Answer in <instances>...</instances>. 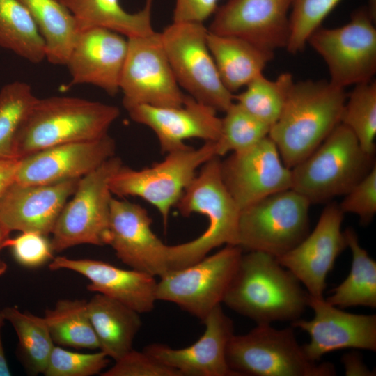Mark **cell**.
<instances>
[{
  "instance_id": "cell-32",
  "label": "cell",
  "mask_w": 376,
  "mask_h": 376,
  "mask_svg": "<svg viewBox=\"0 0 376 376\" xmlns=\"http://www.w3.org/2000/svg\"><path fill=\"white\" fill-rule=\"evenodd\" d=\"M0 47L33 63L46 58L45 42L18 0H0Z\"/></svg>"
},
{
  "instance_id": "cell-4",
  "label": "cell",
  "mask_w": 376,
  "mask_h": 376,
  "mask_svg": "<svg viewBox=\"0 0 376 376\" xmlns=\"http://www.w3.org/2000/svg\"><path fill=\"white\" fill-rule=\"evenodd\" d=\"M220 161L214 156L202 165L175 205L183 217L205 215L208 225L197 238L169 246V271L189 266L221 245L237 246L240 209L223 182Z\"/></svg>"
},
{
  "instance_id": "cell-25",
  "label": "cell",
  "mask_w": 376,
  "mask_h": 376,
  "mask_svg": "<svg viewBox=\"0 0 376 376\" xmlns=\"http://www.w3.org/2000/svg\"><path fill=\"white\" fill-rule=\"evenodd\" d=\"M87 308L100 351L115 361L133 349L140 313L100 293L87 301Z\"/></svg>"
},
{
  "instance_id": "cell-24",
  "label": "cell",
  "mask_w": 376,
  "mask_h": 376,
  "mask_svg": "<svg viewBox=\"0 0 376 376\" xmlns=\"http://www.w3.org/2000/svg\"><path fill=\"white\" fill-rule=\"evenodd\" d=\"M49 268L82 275L89 281L86 286L88 291L115 299L140 314L151 312L157 301V281L146 272L122 269L99 260L65 256L54 258Z\"/></svg>"
},
{
  "instance_id": "cell-36",
  "label": "cell",
  "mask_w": 376,
  "mask_h": 376,
  "mask_svg": "<svg viewBox=\"0 0 376 376\" xmlns=\"http://www.w3.org/2000/svg\"><path fill=\"white\" fill-rule=\"evenodd\" d=\"M270 126L237 102H233L221 118L220 134L214 142L216 155L249 148L268 136Z\"/></svg>"
},
{
  "instance_id": "cell-31",
  "label": "cell",
  "mask_w": 376,
  "mask_h": 376,
  "mask_svg": "<svg viewBox=\"0 0 376 376\" xmlns=\"http://www.w3.org/2000/svg\"><path fill=\"white\" fill-rule=\"evenodd\" d=\"M55 345L75 349H99L88 313L87 300L63 299L43 316Z\"/></svg>"
},
{
  "instance_id": "cell-42",
  "label": "cell",
  "mask_w": 376,
  "mask_h": 376,
  "mask_svg": "<svg viewBox=\"0 0 376 376\" xmlns=\"http://www.w3.org/2000/svg\"><path fill=\"white\" fill-rule=\"evenodd\" d=\"M220 0H175L173 22L203 23L214 14Z\"/></svg>"
},
{
  "instance_id": "cell-44",
  "label": "cell",
  "mask_w": 376,
  "mask_h": 376,
  "mask_svg": "<svg viewBox=\"0 0 376 376\" xmlns=\"http://www.w3.org/2000/svg\"><path fill=\"white\" fill-rule=\"evenodd\" d=\"M344 365L345 373L346 375H373V373L370 370L362 361L361 357L357 353H348L343 356L342 359Z\"/></svg>"
},
{
  "instance_id": "cell-22",
  "label": "cell",
  "mask_w": 376,
  "mask_h": 376,
  "mask_svg": "<svg viewBox=\"0 0 376 376\" xmlns=\"http://www.w3.org/2000/svg\"><path fill=\"white\" fill-rule=\"evenodd\" d=\"M127 48V38L114 31L102 27L80 31L65 63L70 85L91 84L115 95L120 91Z\"/></svg>"
},
{
  "instance_id": "cell-23",
  "label": "cell",
  "mask_w": 376,
  "mask_h": 376,
  "mask_svg": "<svg viewBox=\"0 0 376 376\" xmlns=\"http://www.w3.org/2000/svg\"><path fill=\"white\" fill-rule=\"evenodd\" d=\"M125 109L134 121L155 133L163 153L188 148L185 141L189 139L215 142L220 134L221 118L217 111L189 95L180 107L138 104Z\"/></svg>"
},
{
  "instance_id": "cell-33",
  "label": "cell",
  "mask_w": 376,
  "mask_h": 376,
  "mask_svg": "<svg viewBox=\"0 0 376 376\" xmlns=\"http://www.w3.org/2000/svg\"><path fill=\"white\" fill-rule=\"evenodd\" d=\"M37 98L31 86L23 81H13L1 89L0 159H17L16 139Z\"/></svg>"
},
{
  "instance_id": "cell-15",
  "label": "cell",
  "mask_w": 376,
  "mask_h": 376,
  "mask_svg": "<svg viewBox=\"0 0 376 376\" xmlns=\"http://www.w3.org/2000/svg\"><path fill=\"white\" fill-rule=\"evenodd\" d=\"M151 224L145 208L112 197L108 245L131 269L160 278L169 272V245L154 233Z\"/></svg>"
},
{
  "instance_id": "cell-27",
  "label": "cell",
  "mask_w": 376,
  "mask_h": 376,
  "mask_svg": "<svg viewBox=\"0 0 376 376\" xmlns=\"http://www.w3.org/2000/svg\"><path fill=\"white\" fill-rule=\"evenodd\" d=\"M75 17L79 32L93 27H102L127 37L150 34L155 31L151 23L154 0H146L137 13L127 12L120 0H58Z\"/></svg>"
},
{
  "instance_id": "cell-1",
  "label": "cell",
  "mask_w": 376,
  "mask_h": 376,
  "mask_svg": "<svg viewBox=\"0 0 376 376\" xmlns=\"http://www.w3.org/2000/svg\"><path fill=\"white\" fill-rule=\"evenodd\" d=\"M309 294L276 258L261 251L242 253L223 303L257 324L293 322L308 307Z\"/></svg>"
},
{
  "instance_id": "cell-7",
  "label": "cell",
  "mask_w": 376,
  "mask_h": 376,
  "mask_svg": "<svg viewBox=\"0 0 376 376\" xmlns=\"http://www.w3.org/2000/svg\"><path fill=\"white\" fill-rule=\"evenodd\" d=\"M311 203L292 189L267 196L240 210L237 246L279 258L309 233Z\"/></svg>"
},
{
  "instance_id": "cell-35",
  "label": "cell",
  "mask_w": 376,
  "mask_h": 376,
  "mask_svg": "<svg viewBox=\"0 0 376 376\" xmlns=\"http://www.w3.org/2000/svg\"><path fill=\"white\" fill-rule=\"evenodd\" d=\"M340 123L355 135L361 149L374 155L376 136V81L355 85L347 95Z\"/></svg>"
},
{
  "instance_id": "cell-26",
  "label": "cell",
  "mask_w": 376,
  "mask_h": 376,
  "mask_svg": "<svg viewBox=\"0 0 376 376\" xmlns=\"http://www.w3.org/2000/svg\"><path fill=\"white\" fill-rule=\"evenodd\" d=\"M207 42L221 80L232 93L263 74L274 53L238 37L208 31Z\"/></svg>"
},
{
  "instance_id": "cell-45",
  "label": "cell",
  "mask_w": 376,
  "mask_h": 376,
  "mask_svg": "<svg viewBox=\"0 0 376 376\" xmlns=\"http://www.w3.org/2000/svg\"><path fill=\"white\" fill-rule=\"evenodd\" d=\"M4 317L0 311V376H10L11 373L6 359L1 340V328L5 322Z\"/></svg>"
},
{
  "instance_id": "cell-38",
  "label": "cell",
  "mask_w": 376,
  "mask_h": 376,
  "mask_svg": "<svg viewBox=\"0 0 376 376\" xmlns=\"http://www.w3.org/2000/svg\"><path fill=\"white\" fill-rule=\"evenodd\" d=\"M102 351L81 353L55 345L43 373L45 376H92L101 374L109 365Z\"/></svg>"
},
{
  "instance_id": "cell-43",
  "label": "cell",
  "mask_w": 376,
  "mask_h": 376,
  "mask_svg": "<svg viewBox=\"0 0 376 376\" xmlns=\"http://www.w3.org/2000/svg\"><path fill=\"white\" fill-rule=\"evenodd\" d=\"M19 159H0V197L15 181Z\"/></svg>"
},
{
  "instance_id": "cell-29",
  "label": "cell",
  "mask_w": 376,
  "mask_h": 376,
  "mask_svg": "<svg viewBox=\"0 0 376 376\" xmlns=\"http://www.w3.org/2000/svg\"><path fill=\"white\" fill-rule=\"evenodd\" d=\"M347 247L352 260L347 278L331 290L325 300L339 308L354 306L376 307V262L359 242L356 232L351 228L344 231Z\"/></svg>"
},
{
  "instance_id": "cell-46",
  "label": "cell",
  "mask_w": 376,
  "mask_h": 376,
  "mask_svg": "<svg viewBox=\"0 0 376 376\" xmlns=\"http://www.w3.org/2000/svg\"><path fill=\"white\" fill-rule=\"evenodd\" d=\"M10 233L6 231L0 224V253L1 250L5 248V241L9 237ZM8 269L7 264L1 259L0 256V276L5 274Z\"/></svg>"
},
{
  "instance_id": "cell-37",
  "label": "cell",
  "mask_w": 376,
  "mask_h": 376,
  "mask_svg": "<svg viewBox=\"0 0 376 376\" xmlns=\"http://www.w3.org/2000/svg\"><path fill=\"white\" fill-rule=\"evenodd\" d=\"M340 1L292 0L288 52L297 54L303 51L309 36Z\"/></svg>"
},
{
  "instance_id": "cell-21",
  "label": "cell",
  "mask_w": 376,
  "mask_h": 376,
  "mask_svg": "<svg viewBox=\"0 0 376 376\" xmlns=\"http://www.w3.org/2000/svg\"><path fill=\"white\" fill-rule=\"evenodd\" d=\"M79 179L49 185L14 181L0 197V224L9 233L34 232L48 237Z\"/></svg>"
},
{
  "instance_id": "cell-39",
  "label": "cell",
  "mask_w": 376,
  "mask_h": 376,
  "mask_svg": "<svg viewBox=\"0 0 376 376\" xmlns=\"http://www.w3.org/2000/svg\"><path fill=\"white\" fill-rule=\"evenodd\" d=\"M4 247L11 249L15 260L28 268H36L52 260L53 249L47 236L34 232H21L13 237H8Z\"/></svg>"
},
{
  "instance_id": "cell-40",
  "label": "cell",
  "mask_w": 376,
  "mask_h": 376,
  "mask_svg": "<svg viewBox=\"0 0 376 376\" xmlns=\"http://www.w3.org/2000/svg\"><path fill=\"white\" fill-rule=\"evenodd\" d=\"M102 376H182L146 353L132 349L114 364L100 374Z\"/></svg>"
},
{
  "instance_id": "cell-18",
  "label": "cell",
  "mask_w": 376,
  "mask_h": 376,
  "mask_svg": "<svg viewBox=\"0 0 376 376\" xmlns=\"http://www.w3.org/2000/svg\"><path fill=\"white\" fill-rule=\"evenodd\" d=\"M308 306L314 312L313 318H299L292 327L308 334L310 341L302 348L311 361L317 362L328 352L345 348L376 351L375 315L347 313L324 298L310 295Z\"/></svg>"
},
{
  "instance_id": "cell-13",
  "label": "cell",
  "mask_w": 376,
  "mask_h": 376,
  "mask_svg": "<svg viewBox=\"0 0 376 376\" xmlns=\"http://www.w3.org/2000/svg\"><path fill=\"white\" fill-rule=\"evenodd\" d=\"M127 38V53L120 81L124 107L182 106L187 95L176 81L161 33Z\"/></svg>"
},
{
  "instance_id": "cell-5",
  "label": "cell",
  "mask_w": 376,
  "mask_h": 376,
  "mask_svg": "<svg viewBox=\"0 0 376 376\" xmlns=\"http://www.w3.org/2000/svg\"><path fill=\"white\" fill-rule=\"evenodd\" d=\"M353 132L338 124L304 159L291 169V189L311 203L345 195L373 166Z\"/></svg>"
},
{
  "instance_id": "cell-41",
  "label": "cell",
  "mask_w": 376,
  "mask_h": 376,
  "mask_svg": "<svg viewBox=\"0 0 376 376\" xmlns=\"http://www.w3.org/2000/svg\"><path fill=\"white\" fill-rule=\"evenodd\" d=\"M339 207L343 213L359 216L360 223L366 225L376 213V165L347 194Z\"/></svg>"
},
{
  "instance_id": "cell-17",
  "label": "cell",
  "mask_w": 376,
  "mask_h": 376,
  "mask_svg": "<svg viewBox=\"0 0 376 376\" xmlns=\"http://www.w3.org/2000/svg\"><path fill=\"white\" fill-rule=\"evenodd\" d=\"M339 205H327L313 230L295 247L276 258L302 284L310 296L324 298L326 279L340 253L347 247Z\"/></svg>"
},
{
  "instance_id": "cell-8",
  "label": "cell",
  "mask_w": 376,
  "mask_h": 376,
  "mask_svg": "<svg viewBox=\"0 0 376 376\" xmlns=\"http://www.w3.org/2000/svg\"><path fill=\"white\" fill-rule=\"evenodd\" d=\"M216 155L215 143L167 153L150 167L134 170L122 166L111 177L109 188L120 197L138 196L155 207L166 229L170 210L196 175L197 169Z\"/></svg>"
},
{
  "instance_id": "cell-9",
  "label": "cell",
  "mask_w": 376,
  "mask_h": 376,
  "mask_svg": "<svg viewBox=\"0 0 376 376\" xmlns=\"http://www.w3.org/2000/svg\"><path fill=\"white\" fill-rule=\"evenodd\" d=\"M122 166V160L113 156L79 179L52 233L54 252L79 244L108 245L112 198L109 182Z\"/></svg>"
},
{
  "instance_id": "cell-34",
  "label": "cell",
  "mask_w": 376,
  "mask_h": 376,
  "mask_svg": "<svg viewBox=\"0 0 376 376\" xmlns=\"http://www.w3.org/2000/svg\"><path fill=\"white\" fill-rule=\"evenodd\" d=\"M294 81L290 72L279 75L274 80L263 74L253 79L246 89L234 99L251 114L272 126L279 118Z\"/></svg>"
},
{
  "instance_id": "cell-16",
  "label": "cell",
  "mask_w": 376,
  "mask_h": 376,
  "mask_svg": "<svg viewBox=\"0 0 376 376\" xmlns=\"http://www.w3.org/2000/svg\"><path fill=\"white\" fill-rule=\"evenodd\" d=\"M291 3L292 0H227L217 8L207 29L274 53L288 45Z\"/></svg>"
},
{
  "instance_id": "cell-2",
  "label": "cell",
  "mask_w": 376,
  "mask_h": 376,
  "mask_svg": "<svg viewBox=\"0 0 376 376\" xmlns=\"http://www.w3.org/2000/svg\"><path fill=\"white\" fill-rule=\"evenodd\" d=\"M345 88L326 80L293 82L268 136L292 169L308 157L340 123Z\"/></svg>"
},
{
  "instance_id": "cell-30",
  "label": "cell",
  "mask_w": 376,
  "mask_h": 376,
  "mask_svg": "<svg viewBox=\"0 0 376 376\" xmlns=\"http://www.w3.org/2000/svg\"><path fill=\"white\" fill-rule=\"evenodd\" d=\"M1 311L16 332L17 356L26 370L31 375L43 374L55 346L45 318L22 311L17 306Z\"/></svg>"
},
{
  "instance_id": "cell-19",
  "label": "cell",
  "mask_w": 376,
  "mask_h": 376,
  "mask_svg": "<svg viewBox=\"0 0 376 376\" xmlns=\"http://www.w3.org/2000/svg\"><path fill=\"white\" fill-rule=\"evenodd\" d=\"M116 142L108 134L100 139L45 148L19 159L15 181L49 185L79 179L115 156Z\"/></svg>"
},
{
  "instance_id": "cell-3",
  "label": "cell",
  "mask_w": 376,
  "mask_h": 376,
  "mask_svg": "<svg viewBox=\"0 0 376 376\" xmlns=\"http://www.w3.org/2000/svg\"><path fill=\"white\" fill-rule=\"evenodd\" d=\"M119 109L65 96L37 98L17 135L15 152L22 159L56 145L91 141L108 133Z\"/></svg>"
},
{
  "instance_id": "cell-6",
  "label": "cell",
  "mask_w": 376,
  "mask_h": 376,
  "mask_svg": "<svg viewBox=\"0 0 376 376\" xmlns=\"http://www.w3.org/2000/svg\"><path fill=\"white\" fill-rule=\"evenodd\" d=\"M226 360L235 376H332L333 364L311 361L298 343L293 327L278 329L257 324L249 332L234 334Z\"/></svg>"
},
{
  "instance_id": "cell-10",
  "label": "cell",
  "mask_w": 376,
  "mask_h": 376,
  "mask_svg": "<svg viewBox=\"0 0 376 376\" xmlns=\"http://www.w3.org/2000/svg\"><path fill=\"white\" fill-rule=\"evenodd\" d=\"M203 23L173 22L161 37L179 86L196 100L217 111L225 112L234 95L222 83L207 42Z\"/></svg>"
},
{
  "instance_id": "cell-14",
  "label": "cell",
  "mask_w": 376,
  "mask_h": 376,
  "mask_svg": "<svg viewBox=\"0 0 376 376\" xmlns=\"http://www.w3.org/2000/svg\"><path fill=\"white\" fill-rule=\"evenodd\" d=\"M220 173L240 210L292 186L291 169L284 164L268 136L221 160Z\"/></svg>"
},
{
  "instance_id": "cell-20",
  "label": "cell",
  "mask_w": 376,
  "mask_h": 376,
  "mask_svg": "<svg viewBox=\"0 0 376 376\" xmlns=\"http://www.w3.org/2000/svg\"><path fill=\"white\" fill-rule=\"evenodd\" d=\"M203 322V334L188 347L175 349L152 343L143 350L182 376H235L226 360L227 347L235 334L233 320L219 305Z\"/></svg>"
},
{
  "instance_id": "cell-11",
  "label": "cell",
  "mask_w": 376,
  "mask_h": 376,
  "mask_svg": "<svg viewBox=\"0 0 376 376\" xmlns=\"http://www.w3.org/2000/svg\"><path fill=\"white\" fill-rule=\"evenodd\" d=\"M243 250L223 249L182 269L169 271L157 285V301L171 302L202 322L223 302Z\"/></svg>"
},
{
  "instance_id": "cell-12",
  "label": "cell",
  "mask_w": 376,
  "mask_h": 376,
  "mask_svg": "<svg viewBox=\"0 0 376 376\" xmlns=\"http://www.w3.org/2000/svg\"><path fill=\"white\" fill-rule=\"evenodd\" d=\"M375 19L368 9L352 13L346 24L333 29L319 27L307 42L324 61L329 81L345 88L373 79L376 72Z\"/></svg>"
},
{
  "instance_id": "cell-28",
  "label": "cell",
  "mask_w": 376,
  "mask_h": 376,
  "mask_svg": "<svg viewBox=\"0 0 376 376\" xmlns=\"http://www.w3.org/2000/svg\"><path fill=\"white\" fill-rule=\"evenodd\" d=\"M30 13L45 45L46 59L65 65L79 29L70 11L58 0H18Z\"/></svg>"
}]
</instances>
